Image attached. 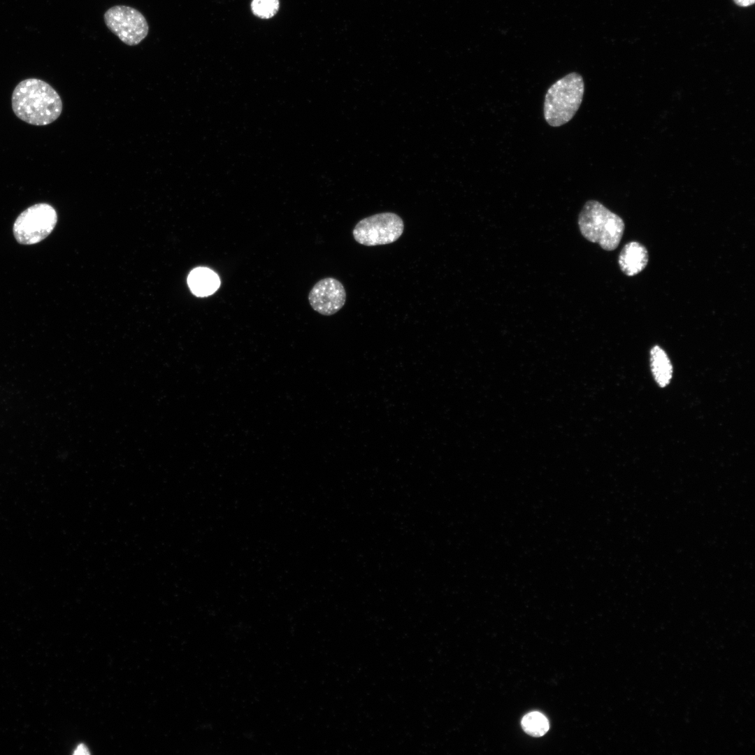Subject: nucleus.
I'll return each instance as SVG.
<instances>
[{"label": "nucleus", "instance_id": "nucleus-1", "mask_svg": "<svg viewBox=\"0 0 755 755\" xmlns=\"http://www.w3.org/2000/svg\"><path fill=\"white\" fill-rule=\"evenodd\" d=\"M11 105L19 119L36 126L52 123L62 111L59 94L50 84L38 78L20 82L13 92Z\"/></svg>", "mask_w": 755, "mask_h": 755}, {"label": "nucleus", "instance_id": "nucleus-2", "mask_svg": "<svg viewBox=\"0 0 755 755\" xmlns=\"http://www.w3.org/2000/svg\"><path fill=\"white\" fill-rule=\"evenodd\" d=\"M578 225L582 235L605 250H615L622 238L624 222L601 203L589 200L580 213Z\"/></svg>", "mask_w": 755, "mask_h": 755}, {"label": "nucleus", "instance_id": "nucleus-3", "mask_svg": "<svg viewBox=\"0 0 755 755\" xmlns=\"http://www.w3.org/2000/svg\"><path fill=\"white\" fill-rule=\"evenodd\" d=\"M584 83L575 72L556 80L547 89L544 101V117L552 127L569 122L578 110L583 99Z\"/></svg>", "mask_w": 755, "mask_h": 755}, {"label": "nucleus", "instance_id": "nucleus-4", "mask_svg": "<svg viewBox=\"0 0 755 755\" xmlns=\"http://www.w3.org/2000/svg\"><path fill=\"white\" fill-rule=\"evenodd\" d=\"M57 222L55 209L48 203L34 204L22 212L15 220L13 232L22 245L36 244L45 239Z\"/></svg>", "mask_w": 755, "mask_h": 755}, {"label": "nucleus", "instance_id": "nucleus-5", "mask_svg": "<svg viewBox=\"0 0 755 755\" xmlns=\"http://www.w3.org/2000/svg\"><path fill=\"white\" fill-rule=\"evenodd\" d=\"M403 229V221L397 214L382 213L360 220L355 225L352 234L358 243L376 246L395 242L402 235Z\"/></svg>", "mask_w": 755, "mask_h": 755}, {"label": "nucleus", "instance_id": "nucleus-6", "mask_svg": "<svg viewBox=\"0 0 755 755\" xmlns=\"http://www.w3.org/2000/svg\"><path fill=\"white\" fill-rule=\"evenodd\" d=\"M103 19L108 29L130 46L138 45L149 32L145 16L129 6L116 5L109 8L105 12Z\"/></svg>", "mask_w": 755, "mask_h": 755}, {"label": "nucleus", "instance_id": "nucleus-7", "mask_svg": "<svg viewBox=\"0 0 755 755\" xmlns=\"http://www.w3.org/2000/svg\"><path fill=\"white\" fill-rule=\"evenodd\" d=\"M308 301L312 308L323 315H332L345 305L346 292L343 284L336 278L319 280L311 289Z\"/></svg>", "mask_w": 755, "mask_h": 755}, {"label": "nucleus", "instance_id": "nucleus-8", "mask_svg": "<svg viewBox=\"0 0 755 755\" xmlns=\"http://www.w3.org/2000/svg\"><path fill=\"white\" fill-rule=\"evenodd\" d=\"M648 262L646 247L640 243L633 241L624 246L618 258L621 271L628 276L640 273Z\"/></svg>", "mask_w": 755, "mask_h": 755}, {"label": "nucleus", "instance_id": "nucleus-9", "mask_svg": "<svg viewBox=\"0 0 755 755\" xmlns=\"http://www.w3.org/2000/svg\"><path fill=\"white\" fill-rule=\"evenodd\" d=\"M187 283L192 292L197 296H207L213 294L220 287L218 275L212 270L199 267L193 269L187 278Z\"/></svg>", "mask_w": 755, "mask_h": 755}, {"label": "nucleus", "instance_id": "nucleus-10", "mask_svg": "<svg viewBox=\"0 0 755 755\" xmlns=\"http://www.w3.org/2000/svg\"><path fill=\"white\" fill-rule=\"evenodd\" d=\"M650 363L654 378L660 387L667 386L672 378L673 367L666 352L659 346L650 351Z\"/></svg>", "mask_w": 755, "mask_h": 755}, {"label": "nucleus", "instance_id": "nucleus-11", "mask_svg": "<svg viewBox=\"0 0 755 755\" xmlns=\"http://www.w3.org/2000/svg\"><path fill=\"white\" fill-rule=\"evenodd\" d=\"M522 727L525 733L533 737H541L549 730V721L539 712L526 714L522 719Z\"/></svg>", "mask_w": 755, "mask_h": 755}, {"label": "nucleus", "instance_id": "nucleus-12", "mask_svg": "<svg viewBox=\"0 0 755 755\" xmlns=\"http://www.w3.org/2000/svg\"><path fill=\"white\" fill-rule=\"evenodd\" d=\"M251 8L255 15L261 18H270L278 10V0H252Z\"/></svg>", "mask_w": 755, "mask_h": 755}, {"label": "nucleus", "instance_id": "nucleus-13", "mask_svg": "<svg viewBox=\"0 0 755 755\" xmlns=\"http://www.w3.org/2000/svg\"><path fill=\"white\" fill-rule=\"evenodd\" d=\"M73 754L76 755H87L89 754V752L87 750V748L84 745L81 744L77 747Z\"/></svg>", "mask_w": 755, "mask_h": 755}, {"label": "nucleus", "instance_id": "nucleus-14", "mask_svg": "<svg viewBox=\"0 0 755 755\" xmlns=\"http://www.w3.org/2000/svg\"><path fill=\"white\" fill-rule=\"evenodd\" d=\"M734 2L742 7H747L754 3L755 0H733Z\"/></svg>", "mask_w": 755, "mask_h": 755}]
</instances>
